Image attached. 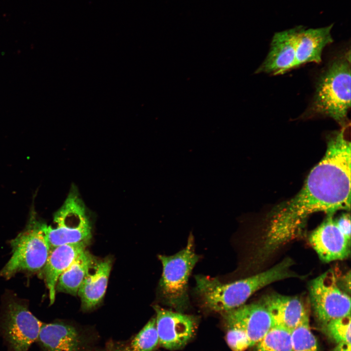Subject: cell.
<instances>
[{"mask_svg": "<svg viewBox=\"0 0 351 351\" xmlns=\"http://www.w3.org/2000/svg\"><path fill=\"white\" fill-rule=\"evenodd\" d=\"M345 128L329 137L325 154L311 171L301 190L276 207L270 214L257 254L263 261L287 243L300 236L310 215H333L351 207V142Z\"/></svg>", "mask_w": 351, "mask_h": 351, "instance_id": "6da1fadb", "label": "cell"}, {"mask_svg": "<svg viewBox=\"0 0 351 351\" xmlns=\"http://www.w3.org/2000/svg\"><path fill=\"white\" fill-rule=\"evenodd\" d=\"M293 261L286 257L268 270L229 283L204 275L195 277V292L202 307L222 313L244 304L254 292L275 282L301 276L292 271Z\"/></svg>", "mask_w": 351, "mask_h": 351, "instance_id": "7a4b0ae2", "label": "cell"}, {"mask_svg": "<svg viewBox=\"0 0 351 351\" xmlns=\"http://www.w3.org/2000/svg\"><path fill=\"white\" fill-rule=\"evenodd\" d=\"M351 63L350 50L332 60L319 76L303 117H327L343 128L348 125L351 108Z\"/></svg>", "mask_w": 351, "mask_h": 351, "instance_id": "3957f363", "label": "cell"}, {"mask_svg": "<svg viewBox=\"0 0 351 351\" xmlns=\"http://www.w3.org/2000/svg\"><path fill=\"white\" fill-rule=\"evenodd\" d=\"M162 273L159 284L164 303L176 312H183L189 305L188 281L199 256L195 250L194 237L190 234L185 248L172 255H159Z\"/></svg>", "mask_w": 351, "mask_h": 351, "instance_id": "277c9868", "label": "cell"}, {"mask_svg": "<svg viewBox=\"0 0 351 351\" xmlns=\"http://www.w3.org/2000/svg\"><path fill=\"white\" fill-rule=\"evenodd\" d=\"M55 228L40 223L41 228L51 248L60 245L88 243L91 227L85 206L78 192L73 187L65 202L55 214Z\"/></svg>", "mask_w": 351, "mask_h": 351, "instance_id": "5b68a950", "label": "cell"}, {"mask_svg": "<svg viewBox=\"0 0 351 351\" xmlns=\"http://www.w3.org/2000/svg\"><path fill=\"white\" fill-rule=\"evenodd\" d=\"M40 223L31 217L26 229L12 240V255L0 271V277L9 279L20 271L35 272L43 269L51 248Z\"/></svg>", "mask_w": 351, "mask_h": 351, "instance_id": "8992f818", "label": "cell"}, {"mask_svg": "<svg viewBox=\"0 0 351 351\" xmlns=\"http://www.w3.org/2000/svg\"><path fill=\"white\" fill-rule=\"evenodd\" d=\"M310 300L314 314L322 326L329 321L351 314V298L339 287L331 269L309 284Z\"/></svg>", "mask_w": 351, "mask_h": 351, "instance_id": "52a82bcc", "label": "cell"}, {"mask_svg": "<svg viewBox=\"0 0 351 351\" xmlns=\"http://www.w3.org/2000/svg\"><path fill=\"white\" fill-rule=\"evenodd\" d=\"M42 324L26 305L10 301L0 317V337L7 351H29Z\"/></svg>", "mask_w": 351, "mask_h": 351, "instance_id": "ba28073f", "label": "cell"}, {"mask_svg": "<svg viewBox=\"0 0 351 351\" xmlns=\"http://www.w3.org/2000/svg\"><path fill=\"white\" fill-rule=\"evenodd\" d=\"M156 313V328L159 346L169 350L185 347L194 336L198 325L194 315L153 306Z\"/></svg>", "mask_w": 351, "mask_h": 351, "instance_id": "9c48e42d", "label": "cell"}, {"mask_svg": "<svg viewBox=\"0 0 351 351\" xmlns=\"http://www.w3.org/2000/svg\"><path fill=\"white\" fill-rule=\"evenodd\" d=\"M225 326L243 331L251 347L254 346L274 326L270 313L259 302L244 304L221 313Z\"/></svg>", "mask_w": 351, "mask_h": 351, "instance_id": "30bf717a", "label": "cell"}, {"mask_svg": "<svg viewBox=\"0 0 351 351\" xmlns=\"http://www.w3.org/2000/svg\"><path fill=\"white\" fill-rule=\"evenodd\" d=\"M303 27L299 26L275 33L266 57L255 73L274 76L294 69L297 38Z\"/></svg>", "mask_w": 351, "mask_h": 351, "instance_id": "8fae6325", "label": "cell"}, {"mask_svg": "<svg viewBox=\"0 0 351 351\" xmlns=\"http://www.w3.org/2000/svg\"><path fill=\"white\" fill-rule=\"evenodd\" d=\"M36 343L40 351H88L89 347L85 333L62 322L43 323Z\"/></svg>", "mask_w": 351, "mask_h": 351, "instance_id": "7c38bea8", "label": "cell"}, {"mask_svg": "<svg viewBox=\"0 0 351 351\" xmlns=\"http://www.w3.org/2000/svg\"><path fill=\"white\" fill-rule=\"evenodd\" d=\"M309 241L320 259L324 262L343 260L350 254L351 241L339 229L333 215H328L311 234Z\"/></svg>", "mask_w": 351, "mask_h": 351, "instance_id": "4fadbf2b", "label": "cell"}, {"mask_svg": "<svg viewBox=\"0 0 351 351\" xmlns=\"http://www.w3.org/2000/svg\"><path fill=\"white\" fill-rule=\"evenodd\" d=\"M259 302L269 312L274 326L290 331L309 317L303 302L297 296L273 292L263 296Z\"/></svg>", "mask_w": 351, "mask_h": 351, "instance_id": "5bb4252c", "label": "cell"}, {"mask_svg": "<svg viewBox=\"0 0 351 351\" xmlns=\"http://www.w3.org/2000/svg\"><path fill=\"white\" fill-rule=\"evenodd\" d=\"M87 243H79L60 245L52 248L43 268V275L49 291L50 304L55 300L58 280L85 250Z\"/></svg>", "mask_w": 351, "mask_h": 351, "instance_id": "9a60e30c", "label": "cell"}, {"mask_svg": "<svg viewBox=\"0 0 351 351\" xmlns=\"http://www.w3.org/2000/svg\"><path fill=\"white\" fill-rule=\"evenodd\" d=\"M333 24L306 29L303 27L298 36L294 68L306 63H319L324 49L333 41L331 30Z\"/></svg>", "mask_w": 351, "mask_h": 351, "instance_id": "2e32d148", "label": "cell"}, {"mask_svg": "<svg viewBox=\"0 0 351 351\" xmlns=\"http://www.w3.org/2000/svg\"><path fill=\"white\" fill-rule=\"evenodd\" d=\"M111 267L112 260L109 258L96 260L78 292L82 310L92 309L101 302L106 290Z\"/></svg>", "mask_w": 351, "mask_h": 351, "instance_id": "e0dca14e", "label": "cell"}, {"mask_svg": "<svg viewBox=\"0 0 351 351\" xmlns=\"http://www.w3.org/2000/svg\"><path fill=\"white\" fill-rule=\"evenodd\" d=\"M96 261L93 255L85 250L59 276L56 290L76 295Z\"/></svg>", "mask_w": 351, "mask_h": 351, "instance_id": "ac0fdd59", "label": "cell"}, {"mask_svg": "<svg viewBox=\"0 0 351 351\" xmlns=\"http://www.w3.org/2000/svg\"><path fill=\"white\" fill-rule=\"evenodd\" d=\"M159 346L155 317L151 318L131 339L125 342H109L110 351H156Z\"/></svg>", "mask_w": 351, "mask_h": 351, "instance_id": "d6986e66", "label": "cell"}, {"mask_svg": "<svg viewBox=\"0 0 351 351\" xmlns=\"http://www.w3.org/2000/svg\"><path fill=\"white\" fill-rule=\"evenodd\" d=\"M254 347L253 351H292L291 331L274 326Z\"/></svg>", "mask_w": 351, "mask_h": 351, "instance_id": "ffe728a7", "label": "cell"}, {"mask_svg": "<svg viewBox=\"0 0 351 351\" xmlns=\"http://www.w3.org/2000/svg\"><path fill=\"white\" fill-rule=\"evenodd\" d=\"M292 351H320L317 340L312 332L309 317L291 331Z\"/></svg>", "mask_w": 351, "mask_h": 351, "instance_id": "44dd1931", "label": "cell"}, {"mask_svg": "<svg viewBox=\"0 0 351 351\" xmlns=\"http://www.w3.org/2000/svg\"><path fill=\"white\" fill-rule=\"evenodd\" d=\"M322 328L327 335L337 344H351V314L332 319Z\"/></svg>", "mask_w": 351, "mask_h": 351, "instance_id": "7402d4cb", "label": "cell"}, {"mask_svg": "<svg viewBox=\"0 0 351 351\" xmlns=\"http://www.w3.org/2000/svg\"><path fill=\"white\" fill-rule=\"evenodd\" d=\"M226 340L233 351H244L251 347L246 334L242 330L230 326H226Z\"/></svg>", "mask_w": 351, "mask_h": 351, "instance_id": "603a6c76", "label": "cell"}, {"mask_svg": "<svg viewBox=\"0 0 351 351\" xmlns=\"http://www.w3.org/2000/svg\"><path fill=\"white\" fill-rule=\"evenodd\" d=\"M335 223L344 235L351 241V216L350 214L344 213L337 219Z\"/></svg>", "mask_w": 351, "mask_h": 351, "instance_id": "cb8c5ba5", "label": "cell"}, {"mask_svg": "<svg viewBox=\"0 0 351 351\" xmlns=\"http://www.w3.org/2000/svg\"><path fill=\"white\" fill-rule=\"evenodd\" d=\"M333 351H351V344L346 343H338Z\"/></svg>", "mask_w": 351, "mask_h": 351, "instance_id": "d4e9b609", "label": "cell"}, {"mask_svg": "<svg viewBox=\"0 0 351 351\" xmlns=\"http://www.w3.org/2000/svg\"><path fill=\"white\" fill-rule=\"evenodd\" d=\"M92 351H110L108 349L105 348L104 349L97 350Z\"/></svg>", "mask_w": 351, "mask_h": 351, "instance_id": "484cf974", "label": "cell"}]
</instances>
